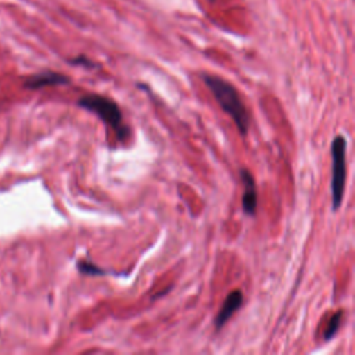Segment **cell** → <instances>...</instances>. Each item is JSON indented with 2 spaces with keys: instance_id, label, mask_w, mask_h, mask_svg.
<instances>
[{
  "instance_id": "cell-1",
  "label": "cell",
  "mask_w": 355,
  "mask_h": 355,
  "mask_svg": "<svg viewBox=\"0 0 355 355\" xmlns=\"http://www.w3.org/2000/svg\"><path fill=\"white\" fill-rule=\"evenodd\" d=\"M202 80L209 89V92L214 94L220 108L233 119L240 135L245 136L250 126V115L236 87L223 78L216 75L204 73Z\"/></svg>"
},
{
  "instance_id": "cell-2",
  "label": "cell",
  "mask_w": 355,
  "mask_h": 355,
  "mask_svg": "<svg viewBox=\"0 0 355 355\" xmlns=\"http://www.w3.org/2000/svg\"><path fill=\"white\" fill-rule=\"evenodd\" d=\"M78 105L93 112L108 126H111L119 140H125L129 136V128L122 122V112L118 104L101 94H85L78 100Z\"/></svg>"
},
{
  "instance_id": "cell-3",
  "label": "cell",
  "mask_w": 355,
  "mask_h": 355,
  "mask_svg": "<svg viewBox=\"0 0 355 355\" xmlns=\"http://www.w3.org/2000/svg\"><path fill=\"white\" fill-rule=\"evenodd\" d=\"M330 151H331V180H330L331 208H333V211H336L340 208V205L343 202L344 186H345L347 141H345L344 136L338 135L333 139Z\"/></svg>"
},
{
  "instance_id": "cell-4",
  "label": "cell",
  "mask_w": 355,
  "mask_h": 355,
  "mask_svg": "<svg viewBox=\"0 0 355 355\" xmlns=\"http://www.w3.org/2000/svg\"><path fill=\"white\" fill-rule=\"evenodd\" d=\"M67 83H69V78L67 75H62L54 71H44L26 78L24 80V87L29 90H36L44 86H57V85H67Z\"/></svg>"
},
{
  "instance_id": "cell-5",
  "label": "cell",
  "mask_w": 355,
  "mask_h": 355,
  "mask_svg": "<svg viewBox=\"0 0 355 355\" xmlns=\"http://www.w3.org/2000/svg\"><path fill=\"white\" fill-rule=\"evenodd\" d=\"M240 176L241 180L244 183V193H243V211L245 215L248 216H254L255 211H257V186H255V179L252 176V173L245 169L241 168L240 169Z\"/></svg>"
},
{
  "instance_id": "cell-6",
  "label": "cell",
  "mask_w": 355,
  "mask_h": 355,
  "mask_svg": "<svg viewBox=\"0 0 355 355\" xmlns=\"http://www.w3.org/2000/svg\"><path fill=\"white\" fill-rule=\"evenodd\" d=\"M243 305V293L240 290H233L225 298L216 318H215V329H222L226 322L233 316V313Z\"/></svg>"
},
{
  "instance_id": "cell-7",
  "label": "cell",
  "mask_w": 355,
  "mask_h": 355,
  "mask_svg": "<svg viewBox=\"0 0 355 355\" xmlns=\"http://www.w3.org/2000/svg\"><path fill=\"white\" fill-rule=\"evenodd\" d=\"M343 315H344L343 309H338V311L334 312V313L331 315V318L329 319V322H327V324H326V329H324V331H323V338H324L326 341H329L330 338H333V337L336 336L337 330H338L340 326H341Z\"/></svg>"
},
{
  "instance_id": "cell-8",
  "label": "cell",
  "mask_w": 355,
  "mask_h": 355,
  "mask_svg": "<svg viewBox=\"0 0 355 355\" xmlns=\"http://www.w3.org/2000/svg\"><path fill=\"white\" fill-rule=\"evenodd\" d=\"M76 268L78 270L82 273V275H89V276H101V275H105L107 272L100 269V266L94 265L93 262L90 261H79L76 263Z\"/></svg>"
},
{
  "instance_id": "cell-9",
  "label": "cell",
  "mask_w": 355,
  "mask_h": 355,
  "mask_svg": "<svg viewBox=\"0 0 355 355\" xmlns=\"http://www.w3.org/2000/svg\"><path fill=\"white\" fill-rule=\"evenodd\" d=\"M69 62H72V64H79V65H86V67H90L92 65V62H90V60H87L86 57H76V58H73V60H71Z\"/></svg>"
}]
</instances>
